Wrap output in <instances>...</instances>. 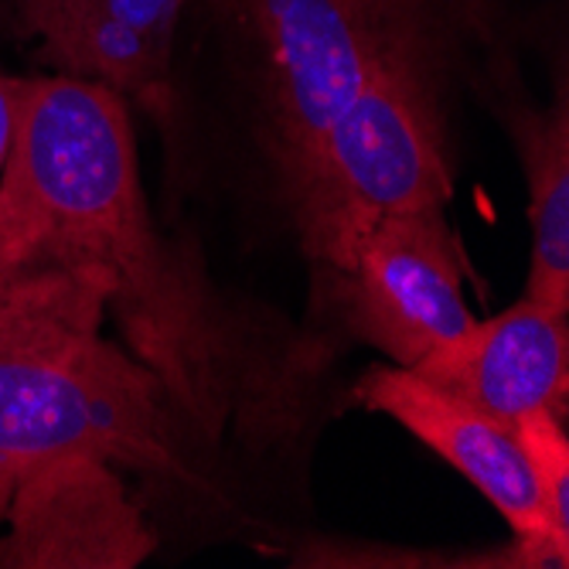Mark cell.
<instances>
[{"instance_id": "obj_1", "label": "cell", "mask_w": 569, "mask_h": 569, "mask_svg": "<svg viewBox=\"0 0 569 569\" xmlns=\"http://www.w3.org/2000/svg\"><path fill=\"white\" fill-rule=\"evenodd\" d=\"M14 263L99 267L123 345L171 409L209 437L226 427L249 355L201 270L153 229L120 92L69 76L21 79L0 174V267Z\"/></svg>"}, {"instance_id": "obj_4", "label": "cell", "mask_w": 569, "mask_h": 569, "mask_svg": "<svg viewBox=\"0 0 569 569\" xmlns=\"http://www.w3.org/2000/svg\"><path fill=\"white\" fill-rule=\"evenodd\" d=\"M267 59L273 150L287 171L386 59L420 48L427 0H239Z\"/></svg>"}, {"instance_id": "obj_11", "label": "cell", "mask_w": 569, "mask_h": 569, "mask_svg": "<svg viewBox=\"0 0 569 569\" xmlns=\"http://www.w3.org/2000/svg\"><path fill=\"white\" fill-rule=\"evenodd\" d=\"M552 532L569 546V433L552 409H532L511 423Z\"/></svg>"}, {"instance_id": "obj_13", "label": "cell", "mask_w": 569, "mask_h": 569, "mask_svg": "<svg viewBox=\"0 0 569 569\" xmlns=\"http://www.w3.org/2000/svg\"><path fill=\"white\" fill-rule=\"evenodd\" d=\"M72 0H14V11H18V28L24 34H41L44 24L56 18L62 8H69Z\"/></svg>"}, {"instance_id": "obj_10", "label": "cell", "mask_w": 569, "mask_h": 569, "mask_svg": "<svg viewBox=\"0 0 569 569\" xmlns=\"http://www.w3.org/2000/svg\"><path fill=\"white\" fill-rule=\"evenodd\" d=\"M519 161L529 181L532 263L526 297L569 310V117L566 102L552 113L515 117Z\"/></svg>"}, {"instance_id": "obj_5", "label": "cell", "mask_w": 569, "mask_h": 569, "mask_svg": "<svg viewBox=\"0 0 569 569\" xmlns=\"http://www.w3.org/2000/svg\"><path fill=\"white\" fill-rule=\"evenodd\" d=\"M335 273L355 335L386 351L392 366H420L475 321L443 204L382 219Z\"/></svg>"}, {"instance_id": "obj_2", "label": "cell", "mask_w": 569, "mask_h": 569, "mask_svg": "<svg viewBox=\"0 0 569 569\" xmlns=\"http://www.w3.org/2000/svg\"><path fill=\"white\" fill-rule=\"evenodd\" d=\"M110 290L99 267H0V522L18 481L51 457L174 468V409L107 335Z\"/></svg>"}, {"instance_id": "obj_12", "label": "cell", "mask_w": 569, "mask_h": 569, "mask_svg": "<svg viewBox=\"0 0 569 569\" xmlns=\"http://www.w3.org/2000/svg\"><path fill=\"white\" fill-rule=\"evenodd\" d=\"M18 102H21V79L0 76V174L8 168L14 130H18Z\"/></svg>"}, {"instance_id": "obj_6", "label": "cell", "mask_w": 569, "mask_h": 569, "mask_svg": "<svg viewBox=\"0 0 569 569\" xmlns=\"http://www.w3.org/2000/svg\"><path fill=\"white\" fill-rule=\"evenodd\" d=\"M358 399L366 409L386 412L406 433L440 453L460 478H468L498 508L529 566H569V546L546 519L511 423L402 366L372 369L358 386Z\"/></svg>"}, {"instance_id": "obj_9", "label": "cell", "mask_w": 569, "mask_h": 569, "mask_svg": "<svg viewBox=\"0 0 569 569\" xmlns=\"http://www.w3.org/2000/svg\"><path fill=\"white\" fill-rule=\"evenodd\" d=\"M191 0H72L38 34V62L56 76L120 96L168 92L174 34Z\"/></svg>"}, {"instance_id": "obj_8", "label": "cell", "mask_w": 569, "mask_h": 569, "mask_svg": "<svg viewBox=\"0 0 569 569\" xmlns=\"http://www.w3.org/2000/svg\"><path fill=\"white\" fill-rule=\"evenodd\" d=\"M433 386L515 423L532 409L566 420L569 396V310L522 297L488 321L430 351L412 366Z\"/></svg>"}, {"instance_id": "obj_3", "label": "cell", "mask_w": 569, "mask_h": 569, "mask_svg": "<svg viewBox=\"0 0 569 569\" xmlns=\"http://www.w3.org/2000/svg\"><path fill=\"white\" fill-rule=\"evenodd\" d=\"M283 174L303 252L328 270L382 219L447 204L443 120L420 48L386 59Z\"/></svg>"}, {"instance_id": "obj_7", "label": "cell", "mask_w": 569, "mask_h": 569, "mask_svg": "<svg viewBox=\"0 0 569 569\" xmlns=\"http://www.w3.org/2000/svg\"><path fill=\"white\" fill-rule=\"evenodd\" d=\"M158 532L110 460L69 453L31 468L0 522L4 569H137Z\"/></svg>"}]
</instances>
